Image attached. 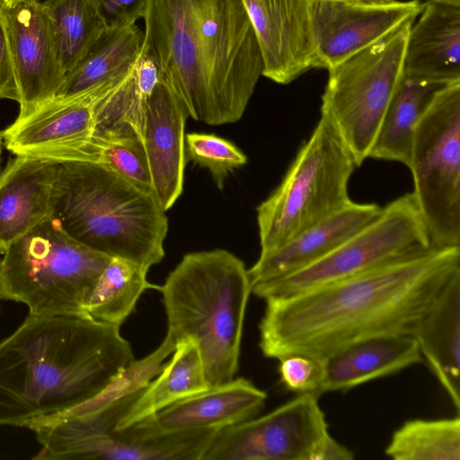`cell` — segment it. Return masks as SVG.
Segmentation results:
<instances>
[{
	"instance_id": "4dcf8cb0",
	"label": "cell",
	"mask_w": 460,
	"mask_h": 460,
	"mask_svg": "<svg viewBox=\"0 0 460 460\" xmlns=\"http://www.w3.org/2000/svg\"><path fill=\"white\" fill-rule=\"evenodd\" d=\"M279 361V380L288 391L320 395L324 376L323 361L301 354L288 355Z\"/></svg>"
},
{
	"instance_id": "cb8c5ba5",
	"label": "cell",
	"mask_w": 460,
	"mask_h": 460,
	"mask_svg": "<svg viewBox=\"0 0 460 460\" xmlns=\"http://www.w3.org/2000/svg\"><path fill=\"white\" fill-rule=\"evenodd\" d=\"M199 349L192 340L176 343L172 357L129 406L114 429L128 428L164 408L209 388Z\"/></svg>"
},
{
	"instance_id": "5bb4252c",
	"label": "cell",
	"mask_w": 460,
	"mask_h": 460,
	"mask_svg": "<svg viewBox=\"0 0 460 460\" xmlns=\"http://www.w3.org/2000/svg\"><path fill=\"white\" fill-rule=\"evenodd\" d=\"M1 3V2H0ZM18 91L19 114L24 117L55 98L66 71L42 1L1 3Z\"/></svg>"
},
{
	"instance_id": "ba28073f",
	"label": "cell",
	"mask_w": 460,
	"mask_h": 460,
	"mask_svg": "<svg viewBox=\"0 0 460 460\" xmlns=\"http://www.w3.org/2000/svg\"><path fill=\"white\" fill-rule=\"evenodd\" d=\"M142 389L102 409L63 414L37 423L34 460H202L219 429H203L140 438L114 429Z\"/></svg>"
},
{
	"instance_id": "4316f807",
	"label": "cell",
	"mask_w": 460,
	"mask_h": 460,
	"mask_svg": "<svg viewBox=\"0 0 460 460\" xmlns=\"http://www.w3.org/2000/svg\"><path fill=\"white\" fill-rule=\"evenodd\" d=\"M148 270L149 268L136 261L111 258L88 297L84 306L86 314L120 327L144 291L159 288L147 281Z\"/></svg>"
},
{
	"instance_id": "83f0119b",
	"label": "cell",
	"mask_w": 460,
	"mask_h": 460,
	"mask_svg": "<svg viewBox=\"0 0 460 460\" xmlns=\"http://www.w3.org/2000/svg\"><path fill=\"white\" fill-rule=\"evenodd\" d=\"M61 64L69 72L105 31L95 0H45Z\"/></svg>"
},
{
	"instance_id": "e0dca14e",
	"label": "cell",
	"mask_w": 460,
	"mask_h": 460,
	"mask_svg": "<svg viewBox=\"0 0 460 460\" xmlns=\"http://www.w3.org/2000/svg\"><path fill=\"white\" fill-rule=\"evenodd\" d=\"M267 394L239 377L180 400L128 428L145 438L188 430L221 429L258 416Z\"/></svg>"
},
{
	"instance_id": "1f68e13d",
	"label": "cell",
	"mask_w": 460,
	"mask_h": 460,
	"mask_svg": "<svg viewBox=\"0 0 460 460\" xmlns=\"http://www.w3.org/2000/svg\"><path fill=\"white\" fill-rule=\"evenodd\" d=\"M106 28L135 24L143 18L148 0H95Z\"/></svg>"
},
{
	"instance_id": "7c38bea8",
	"label": "cell",
	"mask_w": 460,
	"mask_h": 460,
	"mask_svg": "<svg viewBox=\"0 0 460 460\" xmlns=\"http://www.w3.org/2000/svg\"><path fill=\"white\" fill-rule=\"evenodd\" d=\"M329 435L318 395L300 394L263 416L219 429L202 460H314Z\"/></svg>"
},
{
	"instance_id": "ac0fdd59",
	"label": "cell",
	"mask_w": 460,
	"mask_h": 460,
	"mask_svg": "<svg viewBox=\"0 0 460 460\" xmlns=\"http://www.w3.org/2000/svg\"><path fill=\"white\" fill-rule=\"evenodd\" d=\"M188 117L183 102L160 79L148 100L142 146L152 190L164 211L183 190Z\"/></svg>"
},
{
	"instance_id": "8d00e7d4",
	"label": "cell",
	"mask_w": 460,
	"mask_h": 460,
	"mask_svg": "<svg viewBox=\"0 0 460 460\" xmlns=\"http://www.w3.org/2000/svg\"><path fill=\"white\" fill-rule=\"evenodd\" d=\"M433 1L451 4H455V5H460V0H433Z\"/></svg>"
},
{
	"instance_id": "277c9868",
	"label": "cell",
	"mask_w": 460,
	"mask_h": 460,
	"mask_svg": "<svg viewBox=\"0 0 460 460\" xmlns=\"http://www.w3.org/2000/svg\"><path fill=\"white\" fill-rule=\"evenodd\" d=\"M51 217L72 239L110 258L150 269L164 257L168 219L156 196L105 166L61 163Z\"/></svg>"
},
{
	"instance_id": "d6a6232c",
	"label": "cell",
	"mask_w": 460,
	"mask_h": 460,
	"mask_svg": "<svg viewBox=\"0 0 460 460\" xmlns=\"http://www.w3.org/2000/svg\"><path fill=\"white\" fill-rule=\"evenodd\" d=\"M0 99L18 101L9 40L0 3Z\"/></svg>"
},
{
	"instance_id": "9a60e30c",
	"label": "cell",
	"mask_w": 460,
	"mask_h": 460,
	"mask_svg": "<svg viewBox=\"0 0 460 460\" xmlns=\"http://www.w3.org/2000/svg\"><path fill=\"white\" fill-rule=\"evenodd\" d=\"M424 4L395 0L387 4L364 5L314 0V67L328 70L413 22Z\"/></svg>"
},
{
	"instance_id": "ffe728a7",
	"label": "cell",
	"mask_w": 460,
	"mask_h": 460,
	"mask_svg": "<svg viewBox=\"0 0 460 460\" xmlns=\"http://www.w3.org/2000/svg\"><path fill=\"white\" fill-rule=\"evenodd\" d=\"M60 164L15 155L0 172V254L51 217Z\"/></svg>"
},
{
	"instance_id": "d590c367",
	"label": "cell",
	"mask_w": 460,
	"mask_h": 460,
	"mask_svg": "<svg viewBox=\"0 0 460 460\" xmlns=\"http://www.w3.org/2000/svg\"><path fill=\"white\" fill-rule=\"evenodd\" d=\"M25 1H40V0H0V2L3 4H6V5L17 4L20 2H25Z\"/></svg>"
},
{
	"instance_id": "603a6c76",
	"label": "cell",
	"mask_w": 460,
	"mask_h": 460,
	"mask_svg": "<svg viewBox=\"0 0 460 460\" xmlns=\"http://www.w3.org/2000/svg\"><path fill=\"white\" fill-rule=\"evenodd\" d=\"M422 361L419 345L410 334L361 341L324 360L320 394L346 392L372 380L394 375Z\"/></svg>"
},
{
	"instance_id": "5b68a950",
	"label": "cell",
	"mask_w": 460,
	"mask_h": 460,
	"mask_svg": "<svg viewBox=\"0 0 460 460\" xmlns=\"http://www.w3.org/2000/svg\"><path fill=\"white\" fill-rule=\"evenodd\" d=\"M167 334L196 342L209 386L233 380L239 368L252 284L242 260L224 249L185 254L159 286Z\"/></svg>"
},
{
	"instance_id": "6da1fadb",
	"label": "cell",
	"mask_w": 460,
	"mask_h": 460,
	"mask_svg": "<svg viewBox=\"0 0 460 460\" xmlns=\"http://www.w3.org/2000/svg\"><path fill=\"white\" fill-rule=\"evenodd\" d=\"M458 270L460 247H431L292 296L266 299L261 350L277 360L301 354L324 362L361 341L411 335Z\"/></svg>"
},
{
	"instance_id": "e575fe53",
	"label": "cell",
	"mask_w": 460,
	"mask_h": 460,
	"mask_svg": "<svg viewBox=\"0 0 460 460\" xmlns=\"http://www.w3.org/2000/svg\"><path fill=\"white\" fill-rule=\"evenodd\" d=\"M353 4H364V5H377V4H387L394 2L395 0H332Z\"/></svg>"
},
{
	"instance_id": "74e56055",
	"label": "cell",
	"mask_w": 460,
	"mask_h": 460,
	"mask_svg": "<svg viewBox=\"0 0 460 460\" xmlns=\"http://www.w3.org/2000/svg\"><path fill=\"white\" fill-rule=\"evenodd\" d=\"M3 146H4L3 138H2L1 132H0V163H1V156H2V152H3Z\"/></svg>"
},
{
	"instance_id": "2e32d148",
	"label": "cell",
	"mask_w": 460,
	"mask_h": 460,
	"mask_svg": "<svg viewBox=\"0 0 460 460\" xmlns=\"http://www.w3.org/2000/svg\"><path fill=\"white\" fill-rule=\"evenodd\" d=\"M243 2L260 48L262 75L287 84L314 67V0Z\"/></svg>"
},
{
	"instance_id": "d4e9b609",
	"label": "cell",
	"mask_w": 460,
	"mask_h": 460,
	"mask_svg": "<svg viewBox=\"0 0 460 460\" xmlns=\"http://www.w3.org/2000/svg\"><path fill=\"white\" fill-rule=\"evenodd\" d=\"M144 31L136 24L106 28L83 58L66 73L57 96L70 97L127 75L139 58Z\"/></svg>"
},
{
	"instance_id": "f1b7e54d",
	"label": "cell",
	"mask_w": 460,
	"mask_h": 460,
	"mask_svg": "<svg viewBox=\"0 0 460 460\" xmlns=\"http://www.w3.org/2000/svg\"><path fill=\"white\" fill-rule=\"evenodd\" d=\"M385 454L394 460H460V417L413 419L393 433Z\"/></svg>"
},
{
	"instance_id": "7402d4cb",
	"label": "cell",
	"mask_w": 460,
	"mask_h": 460,
	"mask_svg": "<svg viewBox=\"0 0 460 460\" xmlns=\"http://www.w3.org/2000/svg\"><path fill=\"white\" fill-rule=\"evenodd\" d=\"M411 336L456 411L460 410V270L418 320Z\"/></svg>"
},
{
	"instance_id": "d6986e66",
	"label": "cell",
	"mask_w": 460,
	"mask_h": 460,
	"mask_svg": "<svg viewBox=\"0 0 460 460\" xmlns=\"http://www.w3.org/2000/svg\"><path fill=\"white\" fill-rule=\"evenodd\" d=\"M382 207L350 201L277 249L260 253L248 270L252 287L301 270L322 259L373 221Z\"/></svg>"
},
{
	"instance_id": "30bf717a",
	"label": "cell",
	"mask_w": 460,
	"mask_h": 460,
	"mask_svg": "<svg viewBox=\"0 0 460 460\" xmlns=\"http://www.w3.org/2000/svg\"><path fill=\"white\" fill-rule=\"evenodd\" d=\"M408 168L432 246L460 247V82L437 92L415 129Z\"/></svg>"
},
{
	"instance_id": "8992f818",
	"label": "cell",
	"mask_w": 460,
	"mask_h": 460,
	"mask_svg": "<svg viewBox=\"0 0 460 460\" xmlns=\"http://www.w3.org/2000/svg\"><path fill=\"white\" fill-rule=\"evenodd\" d=\"M110 260L72 239L49 217L3 254L0 299L24 304L35 316H88L85 304Z\"/></svg>"
},
{
	"instance_id": "484cf974",
	"label": "cell",
	"mask_w": 460,
	"mask_h": 460,
	"mask_svg": "<svg viewBox=\"0 0 460 460\" xmlns=\"http://www.w3.org/2000/svg\"><path fill=\"white\" fill-rule=\"evenodd\" d=\"M443 86L403 75L385 111L368 157L398 162L408 167L415 129Z\"/></svg>"
},
{
	"instance_id": "4fadbf2b",
	"label": "cell",
	"mask_w": 460,
	"mask_h": 460,
	"mask_svg": "<svg viewBox=\"0 0 460 460\" xmlns=\"http://www.w3.org/2000/svg\"><path fill=\"white\" fill-rule=\"evenodd\" d=\"M124 77L70 97L56 96L17 117L1 132L4 146L14 155L76 162L94 133L98 102Z\"/></svg>"
},
{
	"instance_id": "8fae6325",
	"label": "cell",
	"mask_w": 460,
	"mask_h": 460,
	"mask_svg": "<svg viewBox=\"0 0 460 460\" xmlns=\"http://www.w3.org/2000/svg\"><path fill=\"white\" fill-rule=\"evenodd\" d=\"M431 247L414 196L406 193L382 208L373 221L322 259L290 274L257 283L252 293L264 300L292 296Z\"/></svg>"
},
{
	"instance_id": "52a82bcc",
	"label": "cell",
	"mask_w": 460,
	"mask_h": 460,
	"mask_svg": "<svg viewBox=\"0 0 460 460\" xmlns=\"http://www.w3.org/2000/svg\"><path fill=\"white\" fill-rule=\"evenodd\" d=\"M354 157L325 116L298 151L281 183L257 208L261 253L271 252L351 201Z\"/></svg>"
},
{
	"instance_id": "3957f363",
	"label": "cell",
	"mask_w": 460,
	"mask_h": 460,
	"mask_svg": "<svg viewBox=\"0 0 460 460\" xmlns=\"http://www.w3.org/2000/svg\"><path fill=\"white\" fill-rule=\"evenodd\" d=\"M134 359L119 326L28 314L0 341V427L28 429L84 403Z\"/></svg>"
},
{
	"instance_id": "836d02e7",
	"label": "cell",
	"mask_w": 460,
	"mask_h": 460,
	"mask_svg": "<svg viewBox=\"0 0 460 460\" xmlns=\"http://www.w3.org/2000/svg\"><path fill=\"white\" fill-rule=\"evenodd\" d=\"M354 458L353 451L329 435L320 447L314 460H353Z\"/></svg>"
},
{
	"instance_id": "7a4b0ae2",
	"label": "cell",
	"mask_w": 460,
	"mask_h": 460,
	"mask_svg": "<svg viewBox=\"0 0 460 460\" xmlns=\"http://www.w3.org/2000/svg\"><path fill=\"white\" fill-rule=\"evenodd\" d=\"M141 54L209 125L239 120L262 75L258 41L243 0H148Z\"/></svg>"
},
{
	"instance_id": "9c48e42d",
	"label": "cell",
	"mask_w": 460,
	"mask_h": 460,
	"mask_svg": "<svg viewBox=\"0 0 460 460\" xmlns=\"http://www.w3.org/2000/svg\"><path fill=\"white\" fill-rule=\"evenodd\" d=\"M412 23L328 69L321 114L331 120L357 166L368 158L385 111L403 78Z\"/></svg>"
},
{
	"instance_id": "f546056e",
	"label": "cell",
	"mask_w": 460,
	"mask_h": 460,
	"mask_svg": "<svg viewBox=\"0 0 460 460\" xmlns=\"http://www.w3.org/2000/svg\"><path fill=\"white\" fill-rule=\"evenodd\" d=\"M185 154L195 164L208 169L219 189L227 175L246 164V155L233 143L213 134L189 133Z\"/></svg>"
},
{
	"instance_id": "44dd1931",
	"label": "cell",
	"mask_w": 460,
	"mask_h": 460,
	"mask_svg": "<svg viewBox=\"0 0 460 460\" xmlns=\"http://www.w3.org/2000/svg\"><path fill=\"white\" fill-rule=\"evenodd\" d=\"M410 28L403 75L442 85L460 82V5L429 0Z\"/></svg>"
}]
</instances>
